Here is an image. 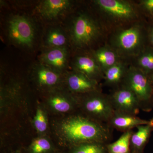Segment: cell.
<instances>
[{
	"label": "cell",
	"mask_w": 153,
	"mask_h": 153,
	"mask_svg": "<svg viewBox=\"0 0 153 153\" xmlns=\"http://www.w3.org/2000/svg\"><path fill=\"white\" fill-rule=\"evenodd\" d=\"M149 76V78L150 80L152 82V84H153V73L152 74H151L150 76Z\"/></svg>",
	"instance_id": "cell-27"
},
{
	"label": "cell",
	"mask_w": 153,
	"mask_h": 153,
	"mask_svg": "<svg viewBox=\"0 0 153 153\" xmlns=\"http://www.w3.org/2000/svg\"><path fill=\"white\" fill-rule=\"evenodd\" d=\"M87 94L88 96L82 102L83 108L94 117V120L108 125L115 113L109 96L100 91Z\"/></svg>",
	"instance_id": "cell-7"
},
{
	"label": "cell",
	"mask_w": 153,
	"mask_h": 153,
	"mask_svg": "<svg viewBox=\"0 0 153 153\" xmlns=\"http://www.w3.org/2000/svg\"><path fill=\"white\" fill-rule=\"evenodd\" d=\"M72 56L70 61V67L72 70L85 74L90 79L97 82L104 77L103 71L94 57L92 52L75 54Z\"/></svg>",
	"instance_id": "cell-11"
},
{
	"label": "cell",
	"mask_w": 153,
	"mask_h": 153,
	"mask_svg": "<svg viewBox=\"0 0 153 153\" xmlns=\"http://www.w3.org/2000/svg\"><path fill=\"white\" fill-rule=\"evenodd\" d=\"M152 104L153 105V96L152 97Z\"/></svg>",
	"instance_id": "cell-28"
},
{
	"label": "cell",
	"mask_w": 153,
	"mask_h": 153,
	"mask_svg": "<svg viewBox=\"0 0 153 153\" xmlns=\"http://www.w3.org/2000/svg\"><path fill=\"white\" fill-rule=\"evenodd\" d=\"M137 65L139 68L145 74L153 73V50H147L142 52L137 59Z\"/></svg>",
	"instance_id": "cell-20"
},
{
	"label": "cell",
	"mask_w": 153,
	"mask_h": 153,
	"mask_svg": "<svg viewBox=\"0 0 153 153\" xmlns=\"http://www.w3.org/2000/svg\"><path fill=\"white\" fill-rule=\"evenodd\" d=\"M143 36L142 28L138 25L120 30L113 39V44L116 52L123 55H133L142 49Z\"/></svg>",
	"instance_id": "cell-6"
},
{
	"label": "cell",
	"mask_w": 153,
	"mask_h": 153,
	"mask_svg": "<svg viewBox=\"0 0 153 153\" xmlns=\"http://www.w3.org/2000/svg\"><path fill=\"white\" fill-rule=\"evenodd\" d=\"M61 128L67 140L76 145L88 143L107 144L111 138L109 126L80 116L67 120Z\"/></svg>",
	"instance_id": "cell-3"
},
{
	"label": "cell",
	"mask_w": 153,
	"mask_h": 153,
	"mask_svg": "<svg viewBox=\"0 0 153 153\" xmlns=\"http://www.w3.org/2000/svg\"><path fill=\"white\" fill-rule=\"evenodd\" d=\"M38 61L53 70L65 74L69 71L72 50L69 48L41 49Z\"/></svg>",
	"instance_id": "cell-9"
},
{
	"label": "cell",
	"mask_w": 153,
	"mask_h": 153,
	"mask_svg": "<svg viewBox=\"0 0 153 153\" xmlns=\"http://www.w3.org/2000/svg\"><path fill=\"white\" fill-rule=\"evenodd\" d=\"M62 25L68 33L72 51L87 50L101 35L99 23L88 11L75 10Z\"/></svg>",
	"instance_id": "cell-2"
},
{
	"label": "cell",
	"mask_w": 153,
	"mask_h": 153,
	"mask_svg": "<svg viewBox=\"0 0 153 153\" xmlns=\"http://www.w3.org/2000/svg\"><path fill=\"white\" fill-rule=\"evenodd\" d=\"M33 79L41 88H53L62 81L65 74L53 70L37 60L30 66Z\"/></svg>",
	"instance_id": "cell-13"
},
{
	"label": "cell",
	"mask_w": 153,
	"mask_h": 153,
	"mask_svg": "<svg viewBox=\"0 0 153 153\" xmlns=\"http://www.w3.org/2000/svg\"><path fill=\"white\" fill-rule=\"evenodd\" d=\"M121 85L131 90L137 97L141 110L149 111L153 96L152 84L149 76L139 68L132 67L127 72Z\"/></svg>",
	"instance_id": "cell-5"
},
{
	"label": "cell",
	"mask_w": 153,
	"mask_h": 153,
	"mask_svg": "<svg viewBox=\"0 0 153 153\" xmlns=\"http://www.w3.org/2000/svg\"><path fill=\"white\" fill-rule=\"evenodd\" d=\"M51 149V144L48 140L44 138L35 140L30 148L31 153H47Z\"/></svg>",
	"instance_id": "cell-23"
},
{
	"label": "cell",
	"mask_w": 153,
	"mask_h": 153,
	"mask_svg": "<svg viewBox=\"0 0 153 153\" xmlns=\"http://www.w3.org/2000/svg\"><path fill=\"white\" fill-rule=\"evenodd\" d=\"M68 89L75 93L87 94L98 90V82L75 70L68 71L64 75Z\"/></svg>",
	"instance_id": "cell-14"
},
{
	"label": "cell",
	"mask_w": 153,
	"mask_h": 153,
	"mask_svg": "<svg viewBox=\"0 0 153 153\" xmlns=\"http://www.w3.org/2000/svg\"><path fill=\"white\" fill-rule=\"evenodd\" d=\"M141 4L146 10L153 13V0H144L142 1Z\"/></svg>",
	"instance_id": "cell-25"
},
{
	"label": "cell",
	"mask_w": 153,
	"mask_h": 153,
	"mask_svg": "<svg viewBox=\"0 0 153 153\" xmlns=\"http://www.w3.org/2000/svg\"><path fill=\"white\" fill-rule=\"evenodd\" d=\"M109 97L115 112L137 116L141 110L134 94L123 85L116 88Z\"/></svg>",
	"instance_id": "cell-10"
},
{
	"label": "cell",
	"mask_w": 153,
	"mask_h": 153,
	"mask_svg": "<svg viewBox=\"0 0 153 153\" xmlns=\"http://www.w3.org/2000/svg\"><path fill=\"white\" fill-rule=\"evenodd\" d=\"M94 5L110 18L117 21L126 22L137 16L135 7L131 3L122 0H95Z\"/></svg>",
	"instance_id": "cell-8"
},
{
	"label": "cell",
	"mask_w": 153,
	"mask_h": 153,
	"mask_svg": "<svg viewBox=\"0 0 153 153\" xmlns=\"http://www.w3.org/2000/svg\"><path fill=\"white\" fill-rule=\"evenodd\" d=\"M91 52L103 74L107 69L119 61L117 52L108 47H100Z\"/></svg>",
	"instance_id": "cell-18"
},
{
	"label": "cell",
	"mask_w": 153,
	"mask_h": 153,
	"mask_svg": "<svg viewBox=\"0 0 153 153\" xmlns=\"http://www.w3.org/2000/svg\"><path fill=\"white\" fill-rule=\"evenodd\" d=\"M152 14V16H153V13Z\"/></svg>",
	"instance_id": "cell-29"
},
{
	"label": "cell",
	"mask_w": 153,
	"mask_h": 153,
	"mask_svg": "<svg viewBox=\"0 0 153 153\" xmlns=\"http://www.w3.org/2000/svg\"><path fill=\"white\" fill-rule=\"evenodd\" d=\"M153 123V120H150L142 119L137 116L123 114L115 112L108 122L110 127L124 132L131 130L138 126Z\"/></svg>",
	"instance_id": "cell-15"
},
{
	"label": "cell",
	"mask_w": 153,
	"mask_h": 153,
	"mask_svg": "<svg viewBox=\"0 0 153 153\" xmlns=\"http://www.w3.org/2000/svg\"><path fill=\"white\" fill-rule=\"evenodd\" d=\"M6 37L10 43L19 49L33 52L41 47L44 26L33 13L14 12L5 21Z\"/></svg>",
	"instance_id": "cell-1"
},
{
	"label": "cell",
	"mask_w": 153,
	"mask_h": 153,
	"mask_svg": "<svg viewBox=\"0 0 153 153\" xmlns=\"http://www.w3.org/2000/svg\"><path fill=\"white\" fill-rule=\"evenodd\" d=\"M75 7L71 0H43L36 4L33 13L43 26L62 25Z\"/></svg>",
	"instance_id": "cell-4"
},
{
	"label": "cell",
	"mask_w": 153,
	"mask_h": 153,
	"mask_svg": "<svg viewBox=\"0 0 153 153\" xmlns=\"http://www.w3.org/2000/svg\"><path fill=\"white\" fill-rule=\"evenodd\" d=\"M34 125L37 131L43 132L47 130V119L43 111L39 108L37 109L36 116L34 118Z\"/></svg>",
	"instance_id": "cell-24"
},
{
	"label": "cell",
	"mask_w": 153,
	"mask_h": 153,
	"mask_svg": "<svg viewBox=\"0 0 153 153\" xmlns=\"http://www.w3.org/2000/svg\"></svg>",
	"instance_id": "cell-30"
},
{
	"label": "cell",
	"mask_w": 153,
	"mask_h": 153,
	"mask_svg": "<svg viewBox=\"0 0 153 153\" xmlns=\"http://www.w3.org/2000/svg\"><path fill=\"white\" fill-rule=\"evenodd\" d=\"M49 102L53 108L57 111L66 112L71 109V103L60 92H52Z\"/></svg>",
	"instance_id": "cell-21"
},
{
	"label": "cell",
	"mask_w": 153,
	"mask_h": 153,
	"mask_svg": "<svg viewBox=\"0 0 153 153\" xmlns=\"http://www.w3.org/2000/svg\"><path fill=\"white\" fill-rule=\"evenodd\" d=\"M127 71L124 64L119 61L104 72L103 77L105 84L116 87V88L120 87L122 84Z\"/></svg>",
	"instance_id": "cell-17"
},
{
	"label": "cell",
	"mask_w": 153,
	"mask_h": 153,
	"mask_svg": "<svg viewBox=\"0 0 153 153\" xmlns=\"http://www.w3.org/2000/svg\"><path fill=\"white\" fill-rule=\"evenodd\" d=\"M133 133L132 130L124 132L114 142L107 144V153H131V138Z\"/></svg>",
	"instance_id": "cell-19"
},
{
	"label": "cell",
	"mask_w": 153,
	"mask_h": 153,
	"mask_svg": "<svg viewBox=\"0 0 153 153\" xmlns=\"http://www.w3.org/2000/svg\"><path fill=\"white\" fill-rule=\"evenodd\" d=\"M53 48L71 49L69 36L63 25L44 26L40 49Z\"/></svg>",
	"instance_id": "cell-12"
},
{
	"label": "cell",
	"mask_w": 153,
	"mask_h": 153,
	"mask_svg": "<svg viewBox=\"0 0 153 153\" xmlns=\"http://www.w3.org/2000/svg\"><path fill=\"white\" fill-rule=\"evenodd\" d=\"M105 144L88 143L76 145L72 153H107Z\"/></svg>",
	"instance_id": "cell-22"
},
{
	"label": "cell",
	"mask_w": 153,
	"mask_h": 153,
	"mask_svg": "<svg viewBox=\"0 0 153 153\" xmlns=\"http://www.w3.org/2000/svg\"><path fill=\"white\" fill-rule=\"evenodd\" d=\"M137 128L131 138V153H141L153 131V123L138 126Z\"/></svg>",
	"instance_id": "cell-16"
},
{
	"label": "cell",
	"mask_w": 153,
	"mask_h": 153,
	"mask_svg": "<svg viewBox=\"0 0 153 153\" xmlns=\"http://www.w3.org/2000/svg\"><path fill=\"white\" fill-rule=\"evenodd\" d=\"M149 39L151 44L153 45V28H152L150 30L149 33Z\"/></svg>",
	"instance_id": "cell-26"
}]
</instances>
